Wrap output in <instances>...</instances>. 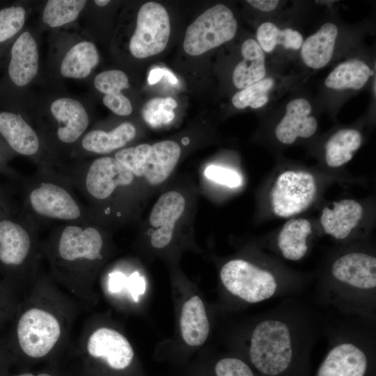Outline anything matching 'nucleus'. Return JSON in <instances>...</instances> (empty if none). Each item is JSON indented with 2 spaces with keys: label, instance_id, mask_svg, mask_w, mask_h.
<instances>
[{
  "label": "nucleus",
  "instance_id": "obj_38",
  "mask_svg": "<svg viewBox=\"0 0 376 376\" xmlns=\"http://www.w3.org/2000/svg\"><path fill=\"white\" fill-rule=\"evenodd\" d=\"M127 279L119 272H114L109 274V288L111 292H118L122 290L127 283Z\"/></svg>",
  "mask_w": 376,
  "mask_h": 376
},
{
  "label": "nucleus",
  "instance_id": "obj_35",
  "mask_svg": "<svg viewBox=\"0 0 376 376\" xmlns=\"http://www.w3.org/2000/svg\"><path fill=\"white\" fill-rule=\"evenodd\" d=\"M216 376H255L250 366L240 359L226 357L214 367Z\"/></svg>",
  "mask_w": 376,
  "mask_h": 376
},
{
  "label": "nucleus",
  "instance_id": "obj_14",
  "mask_svg": "<svg viewBox=\"0 0 376 376\" xmlns=\"http://www.w3.org/2000/svg\"><path fill=\"white\" fill-rule=\"evenodd\" d=\"M186 206L183 196L176 191L164 193L151 210L149 224L154 228L150 244L155 249H163L171 242L175 226L181 218Z\"/></svg>",
  "mask_w": 376,
  "mask_h": 376
},
{
  "label": "nucleus",
  "instance_id": "obj_20",
  "mask_svg": "<svg viewBox=\"0 0 376 376\" xmlns=\"http://www.w3.org/2000/svg\"><path fill=\"white\" fill-rule=\"evenodd\" d=\"M38 69L37 44L31 33L25 31L13 45L8 73L15 84L24 86L35 77Z\"/></svg>",
  "mask_w": 376,
  "mask_h": 376
},
{
  "label": "nucleus",
  "instance_id": "obj_23",
  "mask_svg": "<svg viewBox=\"0 0 376 376\" xmlns=\"http://www.w3.org/2000/svg\"><path fill=\"white\" fill-rule=\"evenodd\" d=\"M97 90L104 94L103 104L114 113L128 116L132 112L130 100L121 91L129 87L127 75L119 70H111L100 72L94 80Z\"/></svg>",
  "mask_w": 376,
  "mask_h": 376
},
{
  "label": "nucleus",
  "instance_id": "obj_30",
  "mask_svg": "<svg viewBox=\"0 0 376 376\" xmlns=\"http://www.w3.org/2000/svg\"><path fill=\"white\" fill-rule=\"evenodd\" d=\"M257 42L262 50L272 52L277 45L285 49H299L303 43V36L297 30L286 28L280 29L270 22L262 23L256 31Z\"/></svg>",
  "mask_w": 376,
  "mask_h": 376
},
{
  "label": "nucleus",
  "instance_id": "obj_12",
  "mask_svg": "<svg viewBox=\"0 0 376 376\" xmlns=\"http://www.w3.org/2000/svg\"><path fill=\"white\" fill-rule=\"evenodd\" d=\"M368 340L345 335L334 340L316 376H365L368 367Z\"/></svg>",
  "mask_w": 376,
  "mask_h": 376
},
{
  "label": "nucleus",
  "instance_id": "obj_10",
  "mask_svg": "<svg viewBox=\"0 0 376 376\" xmlns=\"http://www.w3.org/2000/svg\"><path fill=\"white\" fill-rule=\"evenodd\" d=\"M315 177L304 171H285L279 175L270 191V205L278 217L288 218L306 210L315 200Z\"/></svg>",
  "mask_w": 376,
  "mask_h": 376
},
{
  "label": "nucleus",
  "instance_id": "obj_27",
  "mask_svg": "<svg viewBox=\"0 0 376 376\" xmlns=\"http://www.w3.org/2000/svg\"><path fill=\"white\" fill-rule=\"evenodd\" d=\"M374 71L367 63L358 58L338 64L327 77L324 85L334 90H360L373 76Z\"/></svg>",
  "mask_w": 376,
  "mask_h": 376
},
{
  "label": "nucleus",
  "instance_id": "obj_1",
  "mask_svg": "<svg viewBox=\"0 0 376 376\" xmlns=\"http://www.w3.org/2000/svg\"><path fill=\"white\" fill-rule=\"evenodd\" d=\"M101 225L62 223L41 242L54 279L70 288L87 287L99 270L107 251V235Z\"/></svg>",
  "mask_w": 376,
  "mask_h": 376
},
{
  "label": "nucleus",
  "instance_id": "obj_31",
  "mask_svg": "<svg viewBox=\"0 0 376 376\" xmlns=\"http://www.w3.org/2000/svg\"><path fill=\"white\" fill-rule=\"evenodd\" d=\"M84 0H49L42 12V21L58 27L75 20L86 5Z\"/></svg>",
  "mask_w": 376,
  "mask_h": 376
},
{
  "label": "nucleus",
  "instance_id": "obj_39",
  "mask_svg": "<svg viewBox=\"0 0 376 376\" xmlns=\"http://www.w3.org/2000/svg\"><path fill=\"white\" fill-rule=\"evenodd\" d=\"M246 2L254 8L263 12L272 11L279 3L278 0H248Z\"/></svg>",
  "mask_w": 376,
  "mask_h": 376
},
{
  "label": "nucleus",
  "instance_id": "obj_8",
  "mask_svg": "<svg viewBox=\"0 0 376 376\" xmlns=\"http://www.w3.org/2000/svg\"><path fill=\"white\" fill-rule=\"evenodd\" d=\"M62 335L60 319L54 312L41 306H31L25 310L17 323L18 345L30 358L47 356L58 344Z\"/></svg>",
  "mask_w": 376,
  "mask_h": 376
},
{
  "label": "nucleus",
  "instance_id": "obj_6",
  "mask_svg": "<svg viewBox=\"0 0 376 376\" xmlns=\"http://www.w3.org/2000/svg\"><path fill=\"white\" fill-rule=\"evenodd\" d=\"M40 225L23 211L17 219H0V264L36 278L41 251Z\"/></svg>",
  "mask_w": 376,
  "mask_h": 376
},
{
  "label": "nucleus",
  "instance_id": "obj_37",
  "mask_svg": "<svg viewBox=\"0 0 376 376\" xmlns=\"http://www.w3.org/2000/svg\"><path fill=\"white\" fill-rule=\"evenodd\" d=\"M129 291L134 301H137L146 290V282L139 272H135L127 278Z\"/></svg>",
  "mask_w": 376,
  "mask_h": 376
},
{
  "label": "nucleus",
  "instance_id": "obj_24",
  "mask_svg": "<svg viewBox=\"0 0 376 376\" xmlns=\"http://www.w3.org/2000/svg\"><path fill=\"white\" fill-rule=\"evenodd\" d=\"M180 326L182 339L187 345L200 346L207 340L210 322L204 304L198 296H192L183 304Z\"/></svg>",
  "mask_w": 376,
  "mask_h": 376
},
{
  "label": "nucleus",
  "instance_id": "obj_3",
  "mask_svg": "<svg viewBox=\"0 0 376 376\" xmlns=\"http://www.w3.org/2000/svg\"><path fill=\"white\" fill-rule=\"evenodd\" d=\"M58 169L84 197L98 224L103 226L111 220L124 217L129 206V191L136 178L114 157L102 156Z\"/></svg>",
  "mask_w": 376,
  "mask_h": 376
},
{
  "label": "nucleus",
  "instance_id": "obj_18",
  "mask_svg": "<svg viewBox=\"0 0 376 376\" xmlns=\"http://www.w3.org/2000/svg\"><path fill=\"white\" fill-rule=\"evenodd\" d=\"M181 155V148L173 141L154 143L143 162L137 178H143L151 185L163 183L171 174Z\"/></svg>",
  "mask_w": 376,
  "mask_h": 376
},
{
  "label": "nucleus",
  "instance_id": "obj_41",
  "mask_svg": "<svg viewBox=\"0 0 376 376\" xmlns=\"http://www.w3.org/2000/svg\"><path fill=\"white\" fill-rule=\"evenodd\" d=\"M164 77L171 84H177L178 83V79L168 69L165 68Z\"/></svg>",
  "mask_w": 376,
  "mask_h": 376
},
{
  "label": "nucleus",
  "instance_id": "obj_29",
  "mask_svg": "<svg viewBox=\"0 0 376 376\" xmlns=\"http://www.w3.org/2000/svg\"><path fill=\"white\" fill-rule=\"evenodd\" d=\"M362 143L361 133L354 129L336 132L325 145V160L332 168L339 167L350 161Z\"/></svg>",
  "mask_w": 376,
  "mask_h": 376
},
{
  "label": "nucleus",
  "instance_id": "obj_21",
  "mask_svg": "<svg viewBox=\"0 0 376 376\" xmlns=\"http://www.w3.org/2000/svg\"><path fill=\"white\" fill-rule=\"evenodd\" d=\"M338 29L336 25L327 22L302 43L301 57L304 63L314 70L322 68L332 58Z\"/></svg>",
  "mask_w": 376,
  "mask_h": 376
},
{
  "label": "nucleus",
  "instance_id": "obj_32",
  "mask_svg": "<svg viewBox=\"0 0 376 376\" xmlns=\"http://www.w3.org/2000/svg\"><path fill=\"white\" fill-rule=\"evenodd\" d=\"M274 79L271 77L255 82L236 93L232 97L233 106L237 109L250 107L258 109L265 106L268 100V93L274 86Z\"/></svg>",
  "mask_w": 376,
  "mask_h": 376
},
{
  "label": "nucleus",
  "instance_id": "obj_17",
  "mask_svg": "<svg viewBox=\"0 0 376 376\" xmlns=\"http://www.w3.org/2000/svg\"><path fill=\"white\" fill-rule=\"evenodd\" d=\"M0 134L15 152L36 159L40 166L38 157L40 153L41 141L36 132L21 115L6 111L0 113Z\"/></svg>",
  "mask_w": 376,
  "mask_h": 376
},
{
  "label": "nucleus",
  "instance_id": "obj_4",
  "mask_svg": "<svg viewBox=\"0 0 376 376\" xmlns=\"http://www.w3.org/2000/svg\"><path fill=\"white\" fill-rule=\"evenodd\" d=\"M23 211L40 226L52 222L97 223L68 178L52 166H38L25 181Z\"/></svg>",
  "mask_w": 376,
  "mask_h": 376
},
{
  "label": "nucleus",
  "instance_id": "obj_19",
  "mask_svg": "<svg viewBox=\"0 0 376 376\" xmlns=\"http://www.w3.org/2000/svg\"><path fill=\"white\" fill-rule=\"evenodd\" d=\"M363 214L361 205L353 199L334 202L331 208L325 207L320 216L324 231L337 240L347 237L359 224Z\"/></svg>",
  "mask_w": 376,
  "mask_h": 376
},
{
  "label": "nucleus",
  "instance_id": "obj_11",
  "mask_svg": "<svg viewBox=\"0 0 376 376\" xmlns=\"http://www.w3.org/2000/svg\"><path fill=\"white\" fill-rule=\"evenodd\" d=\"M171 33L166 8L156 2H147L139 9L136 29L130 42V50L136 58H144L162 52Z\"/></svg>",
  "mask_w": 376,
  "mask_h": 376
},
{
  "label": "nucleus",
  "instance_id": "obj_40",
  "mask_svg": "<svg viewBox=\"0 0 376 376\" xmlns=\"http://www.w3.org/2000/svg\"><path fill=\"white\" fill-rule=\"evenodd\" d=\"M165 68H155L149 73L148 81L150 85L157 83L164 77Z\"/></svg>",
  "mask_w": 376,
  "mask_h": 376
},
{
  "label": "nucleus",
  "instance_id": "obj_28",
  "mask_svg": "<svg viewBox=\"0 0 376 376\" xmlns=\"http://www.w3.org/2000/svg\"><path fill=\"white\" fill-rule=\"evenodd\" d=\"M99 55L95 45L84 41L74 45L63 57L61 73L65 77L83 79L97 65Z\"/></svg>",
  "mask_w": 376,
  "mask_h": 376
},
{
  "label": "nucleus",
  "instance_id": "obj_22",
  "mask_svg": "<svg viewBox=\"0 0 376 376\" xmlns=\"http://www.w3.org/2000/svg\"><path fill=\"white\" fill-rule=\"evenodd\" d=\"M136 130L130 123H123L110 131L93 130L82 136L80 148L86 154L107 155L125 147L135 137Z\"/></svg>",
  "mask_w": 376,
  "mask_h": 376
},
{
  "label": "nucleus",
  "instance_id": "obj_16",
  "mask_svg": "<svg viewBox=\"0 0 376 376\" xmlns=\"http://www.w3.org/2000/svg\"><path fill=\"white\" fill-rule=\"evenodd\" d=\"M285 113L275 129L276 139L282 143L290 145L298 137L309 138L316 132L318 123L311 116V106L305 98L298 97L290 101L285 107Z\"/></svg>",
  "mask_w": 376,
  "mask_h": 376
},
{
  "label": "nucleus",
  "instance_id": "obj_42",
  "mask_svg": "<svg viewBox=\"0 0 376 376\" xmlns=\"http://www.w3.org/2000/svg\"><path fill=\"white\" fill-rule=\"evenodd\" d=\"M15 376H52V375H50V374H48V373H39V374H37V375H33V374H31V373H22V374H19V375H15Z\"/></svg>",
  "mask_w": 376,
  "mask_h": 376
},
{
  "label": "nucleus",
  "instance_id": "obj_5",
  "mask_svg": "<svg viewBox=\"0 0 376 376\" xmlns=\"http://www.w3.org/2000/svg\"><path fill=\"white\" fill-rule=\"evenodd\" d=\"M325 297L345 311L373 315L375 307L376 258L352 251L337 258L330 267V280L322 289Z\"/></svg>",
  "mask_w": 376,
  "mask_h": 376
},
{
  "label": "nucleus",
  "instance_id": "obj_2",
  "mask_svg": "<svg viewBox=\"0 0 376 376\" xmlns=\"http://www.w3.org/2000/svg\"><path fill=\"white\" fill-rule=\"evenodd\" d=\"M288 308L266 314L253 327L249 342L253 366L265 376H279L290 367L298 350L311 345L312 321Z\"/></svg>",
  "mask_w": 376,
  "mask_h": 376
},
{
  "label": "nucleus",
  "instance_id": "obj_15",
  "mask_svg": "<svg viewBox=\"0 0 376 376\" xmlns=\"http://www.w3.org/2000/svg\"><path fill=\"white\" fill-rule=\"evenodd\" d=\"M50 110L58 123L56 136L58 142L72 145L81 139L89 125L88 113L81 103L62 97L52 102Z\"/></svg>",
  "mask_w": 376,
  "mask_h": 376
},
{
  "label": "nucleus",
  "instance_id": "obj_36",
  "mask_svg": "<svg viewBox=\"0 0 376 376\" xmlns=\"http://www.w3.org/2000/svg\"><path fill=\"white\" fill-rule=\"evenodd\" d=\"M204 173L209 180L230 188L237 187L242 183L240 175L236 171L225 167L210 165Z\"/></svg>",
  "mask_w": 376,
  "mask_h": 376
},
{
  "label": "nucleus",
  "instance_id": "obj_13",
  "mask_svg": "<svg viewBox=\"0 0 376 376\" xmlns=\"http://www.w3.org/2000/svg\"><path fill=\"white\" fill-rule=\"evenodd\" d=\"M86 348L89 356L103 361L114 370L127 368L134 359V350L127 338L111 328L95 329L86 340Z\"/></svg>",
  "mask_w": 376,
  "mask_h": 376
},
{
  "label": "nucleus",
  "instance_id": "obj_7",
  "mask_svg": "<svg viewBox=\"0 0 376 376\" xmlns=\"http://www.w3.org/2000/svg\"><path fill=\"white\" fill-rule=\"evenodd\" d=\"M220 279L229 293L249 304L269 299L285 290L272 271L244 259L225 263Z\"/></svg>",
  "mask_w": 376,
  "mask_h": 376
},
{
  "label": "nucleus",
  "instance_id": "obj_43",
  "mask_svg": "<svg viewBox=\"0 0 376 376\" xmlns=\"http://www.w3.org/2000/svg\"><path fill=\"white\" fill-rule=\"evenodd\" d=\"M94 2L96 5L99 6H104L107 5L110 1L109 0H95Z\"/></svg>",
  "mask_w": 376,
  "mask_h": 376
},
{
  "label": "nucleus",
  "instance_id": "obj_25",
  "mask_svg": "<svg viewBox=\"0 0 376 376\" xmlns=\"http://www.w3.org/2000/svg\"><path fill=\"white\" fill-rule=\"evenodd\" d=\"M243 59L237 64L233 72V82L238 89L257 82L265 77V55L258 42L249 38L242 45Z\"/></svg>",
  "mask_w": 376,
  "mask_h": 376
},
{
  "label": "nucleus",
  "instance_id": "obj_34",
  "mask_svg": "<svg viewBox=\"0 0 376 376\" xmlns=\"http://www.w3.org/2000/svg\"><path fill=\"white\" fill-rule=\"evenodd\" d=\"M25 10L21 6L0 10V42L14 36L24 26Z\"/></svg>",
  "mask_w": 376,
  "mask_h": 376
},
{
  "label": "nucleus",
  "instance_id": "obj_9",
  "mask_svg": "<svg viewBox=\"0 0 376 376\" xmlns=\"http://www.w3.org/2000/svg\"><path fill=\"white\" fill-rule=\"evenodd\" d=\"M237 23L233 12L217 4L200 15L187 29L184 50L191 56L201 55L232 40Z\"/></svg>",
  "mask_w": 376,
  "mask_h": 376
},
{
  "label": "nucleus",
  "instance_id": "obj_26",
  "mask_svg": "<svg viewBox=\"0 0 376 376\" xmlns=\"http://www.w3.org/2000/svg\"><path fill=\"white\" fill-rule=\"evenodd\" d=\"M311 232V224L306 219H291L285 222L277 237L283 257L292 261L301 260L308 251L307 239Z\"/></svg>",
  "mask_w": 376,
  "mask_h": 376
},
{
  "label": "nucleus",
  "instance_id": "obj_33",
  "mask_svg": "<svg viewBox=\"0 0 376 376\" xmlns=\"http://www.w3.org/2000/svg\"><path fill=\"white\" fill-rule=\"evenodd\" d=\"M177 106L176 101L172 97L151 99L142 109L143 118L152 127L168 124L173 120V109Z\"/></svg>",
  "mask_w": 376,
  "mask_h": 376
}]
</instances>
